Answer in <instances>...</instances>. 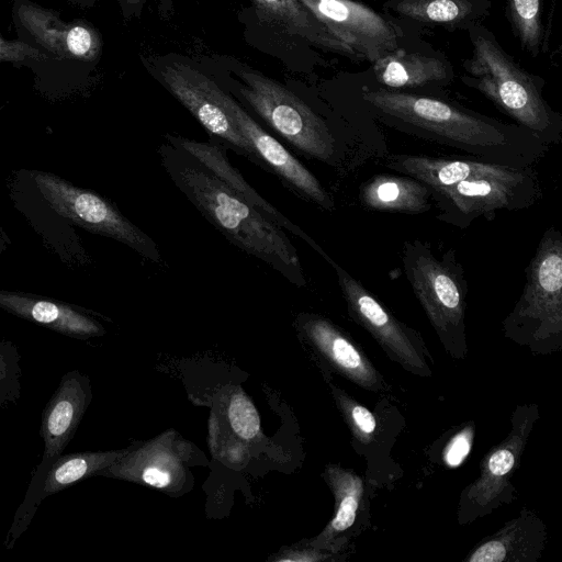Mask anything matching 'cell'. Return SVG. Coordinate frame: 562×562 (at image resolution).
<instances>
[{
  "label": "cell",
  "instance_id": "1",
  "mask_svg": "<svg viewBox=\"0 0 562 562\" xmlns=\"http://www.w3.org/2000/svg\"><path fill=\"white\" fill-rule=\"evenodd\" d=\"M361 99L383 124L458 149L475 160L515 168L533 167L550 148L518 124H507L439 98L363 88Z\"/></svg>",
  "mask_w": 562,
  "mask_h": 562
},
{
  "label": "cell",
  "instance_id": "2",
  "mask_svg": "<svg viewBox=\"0 0 562 562\" xmlns=\"http://www.w3.org/2000/svg\"><path fill=\"white\" fill-rule=\"evenodd\" d=\"M157 153L178 190L231 243L265 261L292 284H306L296 249L283 228L238 196L188 151L165 142Z\"/></svg>",
  "mask_w": 562,
  "mask_h": 562
},
{
  "label": "cell",
  "instance_id": "3",
  "mask_svg": "<svg viewBox=\"0 0 562 562\" xmlns=\"http://www.w3.org/2000/svg\"><path fill=\"white\" fill-rule=\"evenodd\" d=\"M468 32L472 54L463 63L462 81L547 146L560 144L562 115L546 101L543 80L521 68L486 27L475 24Z\"/></svg>",
  "mask_w": 562,
  "mask_h": 562
},
{
  "label": "cell",
  "instance_id": "4",
  "mask_svg": "<svg viewBox=\"0 0 562 562\" xmlns=\"http://www.w3.org/2000/svg\"><path fill=\"white\" fill-rule=\"evenodd\" d=\"M403 271L445 351L453 359L468 357L465 271L449 248L437 256L420 239L408 240L402 251Z\"/></svg>",
  "mask_w": 562,
  "mask_h": 562
},
{
  "label": "cell",
  "instance_id": "5",
  "mask_svg": "<svg viewBox=\"0 0 562 562\" xmlns=\"http://www.w3.org/2000/svg\"><path fill=\"white\" fill-rule=\"evenodd\" d=\"M505 338L532 355L562 349V233L550 226L525 269V284L502 322Z\"/></svg>",
  "mask_w": 562,
  "mask_h": 562
},
{
  "label": "cell",
  "instance_id": "6",
  "mask_svg": "<svg viewBox=\"0 0 562 562\" xmlns=\"http://www.w3.org/2000/svg\"><path fill=\"white\" fill-rule=\"evenodd\" d=\"M243 99L290 145L307 157L338 167L345 157L357 165L369 147L344 139L297 95L284 86L252 71H241Z\"/></svg>",
  "mask_w": 562,
  "mask_h": 562
},
{
  "label": "cell",
  "instance_id": "7",
  "mask_svg": "<svg viewBox=\"0 0 562 562\" xmlns=\"http://www.w3.org/2000/svg\"><path fill=\"white\" fill-rule=\"evenodd\" d=\"M11 195L32 202L90 233L113 238L146 259L160 262L156 243L99 194L47 171L21 170Z\"/></svg>",
  "mask_w": 562,
  "mask_h": 562
},
{
  "label": "cell",
  "instance_id": "8",
  "mask_svg": "<svg viewBox=\"0 0 562 562\" xmlns=\"http://www.w3.org/2000/svg\"><path fill=\"white\" fill-rule=\"evenodd\" d=\"M539 417L538 404L516 405L507 436L483 456L479 476L460 493L456 510L460 526L484 518L515 501L513 477Z\"/></svg>",
  "mask_w": 562,
  "mask_h": 562
},
{
  "label": "cell",
  "instance_id": "9",
  "mask_svg": "<svg viewBox=\"0 0 562 562\" xmlns=\"http://www.w3.org/2000/svg\"><path fill=\"white\" fill-rule=\"evenodd\" d=\"M429 189L436 218L458 228L469 227L479 217L492 221L497 211L529 209L542 195L535 167Z\"/></svg>",
  "mask_w": 562,
  "mask_h": 562
},
{
  "label": "cell",
  "instance_id": "10",
  "mask_svg": "<svg viewBox=\"0 0 562 562\" xmlns=\"http://www.w3.org/2000/svg\"><path fill=\"white\" fill-rule=\"evenodd\" d=\"M350 318L364 328L389 359L419 378H431L434 357L422 334L401 322L360 281L330 257Z\"/></svg>",
  "mask_w": 562,
  "mask_h": 562
},
{
  "label": "cell",
  "instance_id": "11",
  "mask_svg": "<svg viewBox=\"0 0 562 562\" xmlns=\"http://www.w3.org/2000/svg\"><path fill=\"white\" fill-rule=\"evenodd\" d=\"M335 35L364 60L400 48L401 32L372 8L353 0H299Z\"/></svg>",
  "mask_w": 562,
  "mask_h": 562
},
{
  "label": "cell",
  "instance_id": "12",
  "mask_svg": "<svg viewBox=\"0 0 562 562\" xmlns=\"http://www.w3.org/2000/svg\"><path fill=\"white\" fill-rule=\"evenodd\" d=\"M209 90L237 130L250 143L266 170L274 172L301 196L325 210L334 209L331 196L317 178L277 138L266 132L234 98L211 79H209Z\"/></svg>",
  "mask_w": 562,
  "mask_h": 562
},
{
  "label": "cell",
  "instance_id": "13",
  "mask_svg": "<svg viewBox=\"0 0 562 562\" xmlns=\"http://www.w3.org/2000/svg\"><path fill=\"white\" fill-rule=\"evenodd\" d=\"M164 85L199 121L211 137L265 169L250 143L237 130L209 90V79L183 64H171L160 70Z\"/></svg>",
  "mask_w": 562,
  "mask_h": 562
},
{
  "label": "cell",
  "instance_id": "14",
  "mask_svg": "<svg viewBox=\"0 0 562 562\" xmlns=\"http://www.w3.org/2000/svg\"><path fill=\"white\" fill-rule=\"evenodd\" d=\"M297 327L326 366L356 386L386 393L391 386L361 346L331 321L317 314H302Z\"/></svg>",
  "mask_w": 562,
  "mask_h": 562
},
{
  "label": "cell",
  "instance_id": "15",
  "mask_svg": "<svg viewBox=\"0 0 562 562\" xmlns=\"http://www.w3.org/2000/svg\"><path fill=\"white\" fill-rule=\"evenodd\" d=\"M323 476L334 499V515L306 547L342 554L352 538L370 526V502L364 479L352 469L328 464Z\"/></svg>",
  "mask_w": 562,
  "mask_h": 562
},
{
  "label": "cell",
  "instance_id": "16",
  "mask_svg": "<svg viewBox=\"0 0 562 562\" xmlns=\"http://www.w3.org/2000/svg\"><path fill=\"white\" fill-rule=\"evenodd\" d=\"M92 398L88 375L79 370L65 373L42 413L40 434L44 442L42 460L36 468L48 471L63 453Z\"/></svg>",
  "mask_w": 562,
  "mask_h": 562
},
{
  "label": "cell",
  "instance_id": "17",
  "mask_svg": "<svg viewBox=\"0 0 562 562\" xmlns=\"http://www.w3.org/2000/svg\"><path fill=\"white\" fill-rule=\"evenodd\" d=\"M333 398L350 434L351 445L368 463L383 458L405 425L396 406L386 400L375 406L374 412L359 403L341 387L329 383Z\"/></svg>",
  "mask_w": 562,
  "mask_h": 562
},
{
  "label": "cell",
  "instance_id": "18",
  "mask_svg": "<svg viewBox=\"0 0 562 562\" xmlns=\"http://www.w3.org/2000/svg\"><path fill=\"white\" fill-rule=\"evenodd\" d=\"M167 143L179 147L199 159L218 179L231 188L238 196L256 209L269 221L302 238L324 259L327 254L316 241L297 225L292 223L277 207L266 201L248 182L241 173L228 161L225 148L216 142H199L182 136L166 134Z\"/></svg>",
  "mask_w": 562,
  "mask_h": 562
},
{
  "label": "cell",
  "instance_id": "19",
  "mask_svg": "<svg viewBox=\"0 0 562 562\" xmlns=\"http://www.w3.org/2000/svg\"><path fill=\"white\" fill-rule=\"evenodd\" d=\"M548 539L544 521L532 510L522 508L498 530L479 542L464 562H536Z\"/></svg>",
  "mask_w": 562,
  "mask_h": 562
},
{
  "label": "cell",
  "instance_id": "20",
  "mask_svg": "<svg viewBox=\"0 0 562 562\" xmlns=\"http://www.w3.org/2000/svg\"><path fill=\"white\" fill-rule=\"evenodd\" d=\"M0 308L77 339L104 334L102 325L79 307L29 293L0 290Z\"/></svg>",
  "mask_w": 562,
  "mask_h": 562
},
{
  "label": "cell",
  "instance_id": "21",
  "mask_svg": "<svg viewBox=\"0 0 562 562\" xmlns=\"http://www.w3.org/2000/svg\"><path fill=\"white\" fill-rule=\"evenodd\" d=\"M383 165L391 170L409 176L429 188L448 187L463 180L501 176L515 169V167L475 159H446L412 154L385 155Z\"/></svg>",
  "mask_w": 562,
  "mask_h": 562
},
{
  "label": "cell",
  "instance_id": "22",
  "mask_svg": "<svg viewBox=\"0 0 562 562\" xmlns=\"http://www.w3.org/2000/svg\"><path fill=\"white\" fill-rule=\"evenodd\" d=\"M170 438H156L142 449H130L127 453L97 475H104L143 483L160 490H171L183 476L179 454L168 448Z\"/></svg>",
  "mask_w": 562,
  "mask_h": 562
},
{
  "label": "cell",
  "instance_id": "23",
  "mask_svg": "<svg viewBox=\"0 0 562 562\" xmlns=\"http://www.w3.org/2000/svg\"><path fill=\"white\" fill-rule=\"evenodd\" d=\"M376 80L391 90L440 87L450 82V64L438 57L397 48L373 63Z\"/></svg>",
  "mask_w": 562,
  "mask_h": 562
},
{
  "label": "cell",
  "instance_id": "24",
  "mask_svg": "<svg viewBox=\"0 0 562 562\" xmlns=\"http://www.w3.org/2000/svg\"><path fill=\"white\" fill-rule=\"evenodd\" d=\"M19 16L42 45L63 57L91 59L99 52V37L90 27L65 24L52 13L30 4L20 7Z\"/></svg>",
  "mask_w": 562,
  "mask_h": 562
},
{
  "label": "cell",
  "instance_id": "25",
  "mask_svg": "<svg viewBox=\"0 0 562 562\" xmlns=\"http://www.w3.org/2000/svg\"><path fill=\"white\" fill-rule=\"evenodd\" d=\"M251 2L261 20L280 26L286 33L304 37L316 46L355 61L364 60L351 47L333 35L299 0H251Z\"/></svg>",
  "mask_w": 562,
  "mask_h": 562
},
{
  "label": "cell",
  "instance_id": "26",
  "mask_svg": "<svg viewBox=\"0 0 562 562\" xmlns=\"http://www.w3.org/2000/svg\"><path fill=\"white\" fill-rule=\"evenodd\" d=\"M359 200L368 210L409 215L434 207L429 187L406 175L373 176L361 186Z\"/></svg>",
  "mask_w": 562,
  "mask_h": 562
},
{
  "label": "cell",
  "instance_id": "27",
  "mask_svg": "<svg viewBox=\"0 0 562 562\" xmlns=\"http://www.w3.org/2000/svg\"><path fill=\"white\" fill-rule=\"evenodd\" d=\"M384 9L418 23L447 30L469 29L488 15V0H389Z\"/></svg>",
  "mask_w": 562,
  "mask_h": 562
},
{
  "label": "cell",
  "instance_id": "28",
  "mask_svg": "<svg viewBox=\"0 0 562 562\" xmlns=\"http://www.w3.org/2000/svg\"><path fill=\"white\" fill-rule=\"evenodd\" d=\"M131 448L110 451H86L60 454L45 476L41 501L97 473L130 451Z\"/></svg>",
  "mask_w": 562,
  "mask_h": 562
},
{
  "label": "cell",
  "instance_id": "29",
  "mask_svg": "<svg viewBox=\"0 0 562 562\" xmlns=\"http://www.w3.org/2000/svg\"><path fill=\"white\" fill-rule=\"evenodd\" d=\"M541 0H506V15L521 48L538 56L542 44Z\"/></svg>",
  "mask_w": 562,
  "mask_h": 562
},
{
  "label": "cell",
  "instance_id": "30",
  "mask_svg": "<svg viewBox=\"0 0 562 562\" xmlns=\"http://www.w3.org/2000/svg\"><path fill=\"white\" fill-rule=\"evenodd\" d=\"M21 356L18 347L9 340H0V413L15 404L21 395Z\"/></svg>",
  "mask_w": 562,
  "mask_h": 562
},
{
  "label": "cell",
  "instance_id": "31",
  "mask_svg": "<svg viewBox=\"0 0 562 562\" xmlns=\"http://www.w3.org/2000/svg\"><path fill=\"white\" fill-rule=\"evenodd\" d=\"M227 419L233 431L245 440L255 439L260 432L258 412L244 392L232 395L227 407Z\"/></svg>",
  "mask_w": 562,
  "mask_h": 562
},
{
  "label": "cell",
  "instance_id": "32",
  "mask_svg": "<svg viewBox=\"0 0 562 562\" xmlns=\"http://www.w3.org/2000/svg\"><path fill=\"white\" fill-rule=\"evenodd\" d=\"M474 435L475 426L470 422L448 439L441 451V459L447 467L454 468L463 462L472 448Z\"/></svg>",
  "mask_w": 562,
  "mask_h": 562
},
{
  "label": "cell",
  "instance_id": "33",
  "mask_svg": "<svg viewBox=\"0 0 562 562\" xmlns=\"http://www.w3.org/2000/svg\"><path fill=\"white\" fill-rule=\"evenodd\" d=\"M46 59V56L29 45L16 42H7L0 37V60Z\"/></svg>",
  "mask_w": 562,
  "mask_h": 562
},
{
  "label": "cell",
  "instance_id": "34",
  "mask_svg": "<svg viewBox=\"0 0 562 562\" xmlns=\"http://www.w3.org/2000/svg\"><path fill=\"white\" fill-rule=\"evenodd\" d=\"M341 560L342 554L304 546L301 550L286 551L277 561L315 562L326 560Z\"/></svg>",
  "mask_w": 562,
  "mask_h": 562
},
{
  "label": "cell",
  "instance_id": "35",
  "mask_svg": "<svg viewBox=\"0 0 562 562\" xmlns=\"http://www.w3.org/2000/svg\"><path fill=\"white\" fill-rule=\"evenodd\" d=\"M10 245L11 240L0 225V254L5 251Z\"/></svg>",
  "mask_w": 562,
  "mask_h": 562
},
{
  "label": "cell",
  "instance_id": "36",
  "mask_svg": "<svg viewBox=\"0 0 562 562\" xmlns=\"http://www.w3.org/2000/svg\"><path fill=\"white\" fill-rule=\"evenodd\" d=\"M125 1L130 4H137V3L142 2V0H125Z\"/></svg>",
  "mask_w": 562,
  "mask_h": 562
}]
</instances>
